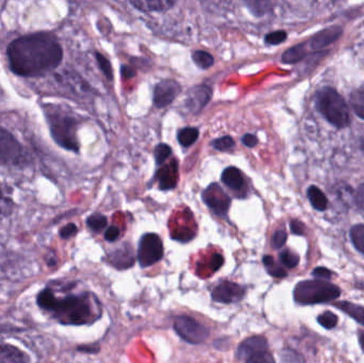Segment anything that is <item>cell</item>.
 Segmentation results:
<instances>
[{"mask_svg":"<svg viewBox=\"0 0 364 363\" xmlns=\"http://www.w3.org/2000/svg\"><path fill=\"white\" fill-rule=\"evenodd\" d=\"M9 65L21 77H38L55 70L63 59V49L55 36L34 33L21 36L8 47Z\"/></svg>","mask_w":364,"mask_h":363,"instance_id":"1","label":"cell"},{"mask_svg":"<svg viewBox=\"0 0 364 363\" xmlns=\"http://www.w3.org/2000/svg\"><path fill=\"white\" fill-rule=\"evenodd\" d=\"M36 304L62 325H87L100 317L89 293L58 298L50 287H46L38 292Z\"/></svg>","mask_w":364,"mask_h":363,"instance_id":"2","label":"cell"},{"mask_svg":"<svg viewBox=\"0 0 364 363\" xmlns=\"http://www.w3.org/2000/svg\"><path fill=\"white\" fill-rule=\"evenodd\" d=\"M316 108L328 123L338 129L350 124V109L341 94L331 87H324L316 94Z\"/></svg>","mask_w":364,"mask_h":363,"instance_id":"3","label":"cell"},{"mask_svg":"<svg viewBox=\"0 0 364 363\" xmlns=\"http://www.w3.org/2000/svg\"><path fill=\"white\" fill-rule=\"evenodd\" d=\"M51 136L58 145L68 151H79L77 139V121L70 114L55 106L45 109Z\"/></svg>","mask_w":364,"mask_h":363,"instance_id":"4","label":"cell"},{"mask_svg":"<svg viewBox=\"0 0 364 363\" xmlns=\"http://www.w3.org/2000/svg\"><path fill=\"white\" fill-rule=\"evenodd\" d=\"M294 300L299 305H316L333 302L341 296V289L324 281H304L295 287Z\"/></svg>","mask_w":364,"mask_h":363,"instance_id":"5","label":"cell"},{"mask_svg":"<svg viewBox=\"0 0 364 363\" xmlns=\"http://www.w3.org/2000/svg\"><path fill=\"white\" fill-rule=\"evenodd\" d=\"M174 328L181 338L190 345H200L210 336V330L207 326L186 315H181L175 319Z\"/></svg>","mask_w":364,"mask_h":363,"instance_id":"6","label":"cell"},{"mask_svg":"<svg viewBox=\"0 0 364 363\" xmlns=\"http://www.w3.org/2000/svg\"><path fill=\"white\" fill-rule=\"evenodd\" d=\"M164 243L158 234H146L139 243L138 260L142 268L154 266L164 257Z\"/></svg>","mask_w":364,"mask_h":363,"instance_id":"7","label":"cell"},{"mask_svg":"<svg viewBox=\"0 0 364 363\" xmlns=\"http://www.w3.org/2000/svg\"><path fill=\"white\" fill-rule=\"evenodd\" d=\"M23 161L21 143L4 128L0 127V166H17Z\"/></svg>","mask_w":364,"mask_h":363,"instance_id":"8","label":"cell"},{"mask_svg":"<svg viewBox=\"0 0 364 363\" xmlns=\"http://www.w3.org/2000/svg\"><path fill=\"white\" fill-rule=\"evenodd\" d=\"M244 294L245 290L242 286L231 281H222L212 291V298L220 304H232L240 302Z\"/></svg>","mask_w":364,"mask_h":363,"instance_id":"9","label":"cell"},{"mask_svg":"<svg viewBox=\"0 0 364 363\" xmlns=\"http://www.w3.org/2000/svg\"><path fill=\"white\" fill-rule=\"evenodd\" d=\"M203 198L205 205L218 215H226L230 206V198L218 185H210L203 192Z\"/></svg>","mask_w":364,"mask_h":363,"instance_id":"10","label":"cell"},{"mask_svg":"<svg viewBox=\"0 0 364 363\" xmlns=\"http://www.w3.org/2000/svg\"><path fill=\"white\" fill-rule=\"evenodd\" d=\"M181 87L175 80H164L158 83L154 92V104L158 108H164L172 104L181 94Z\"/></svg>","mask_w":364,"mask_h":363,"instance_id":"11","label":"cell"},{"mask_svg":"<svg viewBox=\"0 0 364 363\" xmlns=\"http://www.w3.org/2000/svg\"><path fill=\"white\" fill-rule=\"evenodd\" d=\"M342 33H343V29L339 26L325 28V29L321 30L310 38L308 46L314 51L322 50V49L326 48V47L331 46V44L337 42L341 38Z\"/></svg>","mask_w":364,"mask_h":363,"instance_id":"12","label":"cell"},{"mask_svg":"<svg viewBox=\"0 0 364 363\" xmlns=\"http://www.w3.org/2000/svg\"><path fill=\"white\" fill-rule=\"evenodd\" d=\"M212 97V90L208 85H195L186 95V106L191 112L200 111Z\"/></svg>","mask_w":364,"mask_h":363,"instance_id":"13","label":"cell"},{"mask_svg":"<svg viewBox=\"0 0 364 363\" xmlns=\"http://www.w3.org/2000/svg\"><path fill=\"white\" fill-rule=\"evenodd\" d=\"M269 351V345L267 340L262 336H255L252 338L246 339L245 341L240 345L237 349V356L239 359L246 360L250 356L255 355L261 352Z\"/></svg>","mask_w":364,"mask_h":363,"instance_id":"14","label":"cell"},{"mask_svg":"<svg viewBox=\"0 0 364 363\" xmlns=\"http://www.w3.org/2000/svg\"><path fill=\"white\" fill-rule=\"evenodd\" d=\"M0 363H31V359L15 345L0 341Z\"/></svg>","mask_w":364,"mask_h":363,"instance_id":"15","label":"cell"},{"mask_svg":"<svg viewBox=\"0 0 364 363\" xmlns=\"http://www.w3.org/2000/svg\"><path fill=\"white\" fill-rule=\"evenodd\" d=\"M109 262L111 266L119 269V270L132 268L134 264V251L128 245H126L125 247L112 251L109 256Z\"/></svg>","mask_w":364,"mask_h":363,"instance_id":"16","label":"cell"},{"mask_svg":"<svg viewBox=\"0 0 364 363\" xmlns=\"http://www.w3.org/2000/svg\"><path fill=\"white\" fill-rule=\"evenodd\" d=\"M132 4L138 10L144 11V12H161V11L172 8L175 1H171V0H149V1L136 0V1H132Z\"/></svg>","mask_w":364,"mask_h":363,"instance_id":"17","label":"cell"},{"mask_svg":"<svg viewBox=\"0 0 364 363\" xmlns=\"http://www.w3.org/2000/svg\"><path fill=\"white\" fill-rule=\"evenodd\" d=\"M222 181L230 189L239 191L243 188L244 179L239 168L229 166L223 172Z\"/></svg>","mask_w":364,"mask_h":363,"instance_id":"18","label":"cell"},{"mask_svg":"<svg viewBox=\"0 0 364 363\" xmlns=\"http://www.w3.org/2000/svg\"><path fill=\"white\" fill-rule=\"evenodd\" d=\"M307 196L310 204L316 210L321 211V212L326 210L328 207V200L320 188L316 185H310L307 190Z\"/></svg>","mask_w":364,"mask_h":363,"instance_id":"19","label":"cell"},{"mask_svg":"<svg viewBox=\"0 0 364 363\" xmlns=\"http://www.w3.org/2000/svg\"><path fill=\"white\" fill-rule=\"evenodd\" d=\"M306 55H307V44L301 43L284 51L282 61L286 64H295L305 59Z\"/></svg>","mask_w":364,"mask_h":363,"instance_id":"20","label":"cell"},{"mask_svg":"<svg viewBox=\"0 0 364 363\" xmlns=\"http://www.w3.org/2000/svg\"><path fill=\"white\" fill-rule=\"evenodd\" d=\"M336 308L343 311L346 315L358 322L364 327V308L359 305L353 304L350 302H340L335 304Z\"/></svg>","mask_w":364,"mask_h":363,"instance_id":"21","label":"cell"},{"mask_svg":"<svg viewBox=\"0 0 364 363\" xmlns=\"http://www.w3.org/2000/svg\"><path fill=\"white\" fill-rule=\"evenodd\" d=\"M350 104L357 117L364 119V87L354 90L350 96Z\"/></svg>","mask_w":364,"mask_h":363,"instance_id":"22","label":"cell"},{"mask_svg":"<svg viewBox=\"0 0 364 363\" xmlns=\"http://www.w3.org/2000/svg\"><path fill=\"white\" fill-rule=\"evenodd\" d=\"M350 236L357 251H360L364 256V224L353 226L350 228Z\"/></svg>","mask_w":364,"mask_h":363,"instance_id":"23","label":"cell"},{"mask_svg":"<svg viewBox=\"0 0 364 363\" xmlns=\"http://www.w3.org/2000/svg\"><path fill=\"white\" fill-rule=\"evenodd\" d=\"M199 131L196 128H184L178 134V142L183 147H190L198 140Z\"/></svg>","mask_w":364,"mask_h":363,"instance_id":"24","label":"cell"},{"mask_svg":"<svg viewBox=\"0 0 364 363\" xmlns=\"http://www.w3.org/2000/svg\"><path fill=\"white\" fill-rule=\"evenodd\" d=\"M263 264L267 268V272L271 276L276 277V278H284L287 276V272L282 268V266H277L275 264V260L272 256H264L263 257Z\"/></svg>","mask_w":364,"mask_h":363,"instance_id":"25","label":"cell"},{"mask_svg":"<svg viewBox=\"0 0 364 363\" xmlns=\"http://www.w3.org/2000/svg\"><path fill=\"white\" fill-rule=\"evenodd\" d=\"M193 61L198 67L203 70L211 67L214 64V59L207 51L197 50L192 55Z\"/></svg>","mask_w":364,"mask_h":363,"instance_id":"26","label":"cell"},{"mask_svg":"<svg viewBox=\"0 0 364 363\" xmlns=\"http://www.w3.org/2000/svg\"><path fill=\"white\" fill-rule=\"evenodd\" d=\"M13 211V202L0 185V221L6 219Z\"/></svg>","mask_w":364,"mask_h":363,"instance_id":"27","label":"cell"},{"mask_svg":"<svg viewBox=\"0 0 364 363\" xmlns=\"http://www.w3.org/2000/svg\"><path fill=\"white\" fill-rule=\"evenodd\" d=\"M107 223H108L107 217H105V215H98V213L91 215V217L87 220V226H89L93 232H102V229H105Z\"/></svg>","mask_w":364,"mask_h":363,"instance_id":"28","label":"cell"},{"mask_svg":"<svg viewBox=\"0 0 364 363\" xmlns=\"http://www.w3.org/2000/svg\"><path fill=\"white\" fill-rule=\"evenodd\" d=\"M280 360L282 363H306L305 358L294 350L284 349L280 352Z\"/></svg>","mask_w":364,"mask_h":363,"instance_id":"29","label":"cell"},{"mask_svg":"<svg viewBox=\"0 0 364 363\" xmlns=\"http://www.w3.org/2000/svg\"><path fill=\"white\" fill-rule=\"evenodd\" d=\"M279 259L282 264L289 269L295 268L299 262V255L293 253V251H289V249H286V251L280 253Z\"/></svg>","mask_w":364,"mask_h":363,"instance_id":"30","label":"cell"},{"mask_svg":"<svg viewBox=\"0 0 364 363\" xmlns=\"http://www.w3.org/2000/svg\"><path fill=\"white\" fill-rule=\"evenodd\" d=\"M318 322L320 325H322L326 330H333L337 326L338 317L331 311H326L318 318Z\"/></svg>","mask_w":364,"mask_h":363,"instance_id":"31","label":"cell"},{"mask_svg":"<svg viewBox=\"0 0 364 363\" xmlns=\"http://www.w3.org/2000/svg\"><path fill=\"white\" fill-rule=\"evenodd\" d=\"M172 155V148L168 146V144H161L158 145L155 149V159L157 164H162L166 161V160L170 158V156Z\"/></svg>","mask_w":364,"mask_h":363,"instance_id":"32","label":"cell"},{"mask_svg":"<svg viewBox=\"0 0 364 363\" xmlns=\"http://www.w3.org/2000/svg\"><path fill=\"white\" fill-rule=\"evenodd\" d=\"M95 57L96 59H97L98 65H100V70L104 72L105 76H106L109 80H112L113 70L110 61L100 53H96Z\"/></svg>","mask_w":364,"mask_h":363,"instance_id":"33","label":"cell"},{"mask_svg":"<svg viewBox=\"0 0 364 363\" xmlns=\"http://www.w3.org/2000/svg\"><path fill=\"white\" fill-rule=\"evenodd\" d=\"M288 34L284 30H277V31L271 32L265 36V43L269 45H279L287 40Z\"/></svg>","mask_w":364,"mask_h":363,"instance_id":"34","label":"cell"},{"mask_svg":"<svg viewBox=\"0 0 364 363\" xmlns=\"http://www.w3.org/2000/svg\"><path fill=\"white\" fill-rule=\"evenodd\" d=\"M212 146L220 151H229L235 146V141L230 136H226L223 138L218 139V140L212 142Z\"/></svg>","mask_w":364,"mask_h":363,"instance_id":"35","label":"cell"},{"mask_svg":"<svg viewBox=\"0 0 364 363\" xmlns=\"http://www.w3.org/2000/svg\"><path fill=\"white\" fill-rule=\"evenodd\" d=\"M159 177L160 188H161L162 190L172 189V188H174L175 185H176L174 177L168 174V170H166V168H162V170H160Z\"/></svg>","mask_w":364,"mask_h":363,"instance_id":"36","label":"cell"},{"mask_svg":"<svg viewBox=\"0 0 364 363\" xmlns=\"http://www.w3.org/2000/svg\"><path fill=\"white\" fill-rule=\"evenodd\" d=\"M245 363H275V360L269 351H265L250 356L245 360Z\"/></svg>","mask_w":364,"mask_h":363,"instance_id":"37","label":"cell"},{"mask_svg":"<svg viewBox=\"0 0 364 363\" xmlns=\"http://www.w3.org/2000/svg\"><path fill=\"white\" fill-rule=\"evenodd\" d=\"M287 239H288V234L284 230H277L274 234L273 239H272V245H273L274 249H282L284 243L287 242Z\"/></svg>","mask_w":364,"mask_h":363,"instance_id":"38","label":"cell"},{"mask_svg":"<svg viewBox=\"0 0 364 363\" xmlns=\"http://www.w3.org/2000/svg\"><path fill=\"white\" fill-rule=\"evenodd\" d=\"M78 232V228L75 224H68V225L64 226L63 228H61L60 230V237L62 239H68L70 237L75 236Z\"/></svg>","mask_w":364,"mask_h":363,"instance_id":"39","label":"cell"},{"mask_svg":"<svg viewBox=\"0 0 364 363\" xmlns=\"http://www.w3.org/2000/svg\"><path fill=\"white\" fill-rule=\"evenodd\" d=\"M291 232L297 236H304L305 234L306 227L304 223H301L299 220H293L290 223Z\"/></svg>","mask_w":364,"mask_h":363,"instance_id":"40","label":"cell"},{"mask_svg":"<svg viewBox=\"0 0 364 363\" xmlns=\"http://www.w3.org/2000/svg\"><path fill=\"white\" fill-rule=\"evenodd\" d=\"M119 237V228L115 227V226H110L108 229L105 232V239L109 242H114V241L117 240V238Z\"/></svg>","mask_w":364,"mask_h":363,"instance_id":"41","label":"cell"},{"mask_svg":"<svg viewBox=\"0 0 364 363\" xmlns=\"http://www.w3.org/2000/svg\"><path fill=\"white\" fill-rule=\"evenodd\" d=\"M312 275H314V277H318V278L331 279L333 273L331 272V271H329L328 269L318 266V268L314 269V272H312Z\"/></svg>","mask_w":364,"mask_h":363,"instance_id":"42","label":"cell"},{"mask_svg":"<svg viewBox=\"0 0 364 363\" xmlns=\"http://www.w3.org/2000/svg\"><path fill=\"white\" fill-rule=\"evenodd\" d=\"M242 143L245 145L246 147H255L258 144V139L254 134H247L242 138Z\"/></svg>","mask_w":364,"mask_h":363,"instance_id":"43","label":"cell"},{"mask_svg":"<svg viewBox=\"0 0 364 363\" xmlns=\"http://www.w3.org/2000/svg\"><path fill=\"white\" fill-rule=\"evenodd\" d=\"M223 264H224V258H223V256L220 255V254H216V255H214L211 260L212 270H220V268H222Z\"/></svg>","mask_w":364,"mask_h":363,"instance_id":"44","label":"cell"},{"mask_svg":"<svg viewBox=\"0 0 364 363\" xmlns=\"http://www.w3.org/2000/svg\"><path fill=\"white\" fill-rule=\"evenodd\" d=\"M121 74L122 77H124L125 79L134 78L136 76V70L130 67V66L123 65L121 68Z\"/></svg>","mask_w":364,"mask_h":363,"instance_id":"45","label":"cell"},{"mask_svg":"<svg viewBox=\"0 0 364 363\" xmlns=\"http://www.w3.org/2000/svg\"><path fill=\"white\" fill-rule=\"evenodd\" d=\"M356 200L358 206L364 210V183H361L357 190Z\"/></svg>","mask_w":364,"mask_h":363,"instance_id":"46","label":"cell"},{"mask_svg":"<svg viewBox=\"0 0 364 363\" xmlns=\"http://www.w3.org/2000/svg\"><path fill=\"white\" fill-rule=\"evenodd\" d=\"M359 343H360L361 349L364 352V332L363 330H359Z\"/></svg>","mask_w":364,"mask_h":363,"instance_id":"47","label":"cell"},{"mask_svg":"<svg viewBox=\"0 0 364 363\" xmlns=\"http://www.w3.org/2000/svg\"><path fill=\"white\" fill-rule=\"evenodd\" d=\"M360 149L363 151V153H364V136L360 139Z\"/></svg>","mask_w":364,"mask_h":363,"instance_id":"48","label":"cell"}]
</instances>
